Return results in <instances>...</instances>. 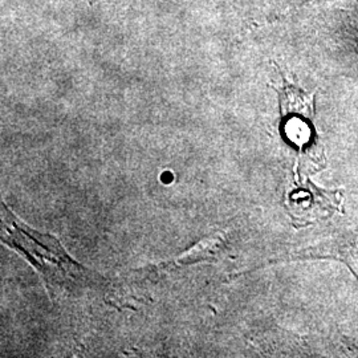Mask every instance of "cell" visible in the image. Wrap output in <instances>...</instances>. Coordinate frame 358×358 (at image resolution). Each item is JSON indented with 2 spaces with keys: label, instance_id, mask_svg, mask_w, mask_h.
I'll use <instances>...</instances> for the list:
<instances>
[{
  "label": "cell",
  "instance_id": "6da1fadb",
  "mask_svg": "<svg viewBox=\"0 0 358 358\" xmlns=\"http://www.w3.org/2000/svg\"><path fill=\"white\" fill-rule=\"evenodd\" d=\"M1 242L24 256L45 282L47 288L59 291L81 285L90 272L66 254L55 236L32 230L1 203Z\"/></svg>",
  "mask_w": 358,
  "mask_h": 358
},
{
  "label": "cell",
  "instance_id": "7a4b0ae2",
  "mask_svg": "<svg viewBox=\"0 0 358 358\" xmlns=\"http://www.w3.org/2000/svg\"><path fill=\"white\" fill-rule=\"evenodd\" d=\"M284 137L300 149L312 142L313 137V97L294 87H285L282 93Z\"/></svg>",
  "mask_w": 358,
  "mask_h": 358
},
{
  "label": "cell",
  "instance_id": "3957f363",
  "mask_svg": "<svg viewBox=\"0 0 358 358\" xmlns=\"http://www.w3.org/2000/svg\"><path fill=\"white\" fill-rule=\"evenodd\" d=\"M217 241H213L211 238H206L205 241H202L198 245H195L192 248L187 254L179 256L177 259V264L179 266H187V264H195L199 262H208L211 251L214 247H211L213 244L217 243Z\"/></svg>",
  "mask_w": 358,
  "mask_h": 358
}]
</instances>
